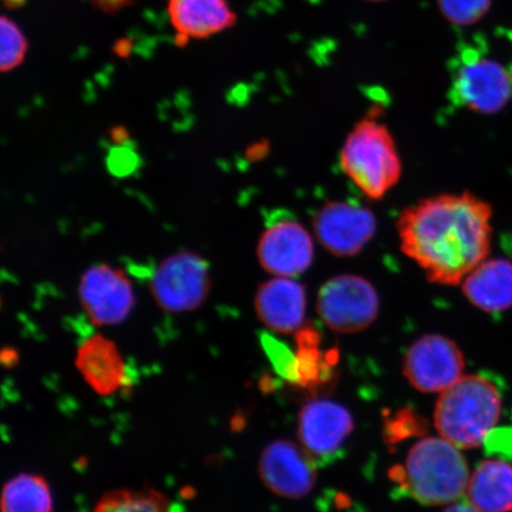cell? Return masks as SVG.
<instances>
[{"mask_svg": "<svg viewBox=\"0 0 512 512\" xmlns=\"http://www.w3.org/2000/svg\"><path fill=\"white\" fill-rule=\"evenodd\" d=\"M492 208L464 191L422 198L399 216L401 251L428 281L456 286L488 259Z\"/></svg>", "mask_w": 512, "mask_h": 512, "instance_id": "6da1fadb", "label": "cell"}, {"mask_svg": "<svg viewBox=\"0 0 512 512\" xmlns=\"http://www.w3.org/2000/svg\"><path fill=\"white\" fill-rule=\"evenodd\" d=\"M450 70L454 106L480 114L503 111L512 102V31L505 32L503 53L484 35L465 42Z\"/></svg>", "mask_w": 512, "mask_h": 512, "instance_id": "7a4b0ae2", "label": "cell"}, {"mask_svg": "<svg viewBox=\"0 0 512 512\" xmlns=\"http://www.w3.org/2000/svg\"><path fill=\"white\" fill-rule=\"evenodd\" d=\"M502 411V398L494 383L479 375L463 376L441 393L435 407V428L458 448L483 444Z\"/></svg>", "mask_w": 512, "mask_h": 512, "instance_id": "3957f363", "label": "cell"}, {"mask_svg": "<svg viewBox=\"0 0 512 512\" xmlns=\"http://www.w3.org/2000/svg\"><path fill=\"white\" fill-rule=\"evenodd\" d=\"M390 477L426 505L458 501L470 482L469 467L458 447L438 438L414 445L405 466L395 467Z\"/></svg>", "mask_w": 512, "mask_h": 512, "instance_id": "277c9868", "label": "cell"}, {"mask_svg": "<svg viewBox=\"0 0 512 512\" xmlns=\"http://www.w3.org/2000/svg\"><path fill=\"white\" fill-rule=\"evenodd\" d=\"M342 170L371 200H381L399 183L402 163L389 128L364 118L348 134L341 150Z\"/></svg>", "mask_w": 512, "mask_h": 512, "instance_id": "5b68a950", "label": "cell"}, {"mask_svg": "<svg viewBox=\"0 0 512 512\" xmlns=\"http://www.w3.org/2000/svg\"><path fill=\"white\" fill-rule=\"evenodd\" d=\"M376 288L362 275L339 274L320 287L317 312L322 322L338 334L367 330L380 315Z\"/></svg>", "mask_w": 512, "mask_h": 512, "instance_id": "8992f818", "label": "cell"}, {"mask_svg": "<svg viewBox=\"0 0 512 512\" xmlns=\"http://www.w3.org/2000/svg\"><path fill=\"white\" fill-rule=\"evenodd\" d=\"M208 262L194 253L182 252L164 259L153 270L151 291L165 311L181 313L197 309L209 292Z\"/></svg>", "mask_w": 512, "mask_h": 512, "instance_id": "52a82bcc", "label": "cell"}, {"mask_svg": "<svg viewBox=\"0 0 512 512\" xmlns=\"http://www.w3.org/2000/svg\"><path fill=\"white\" fill-rule=\"evenodd\" d=\"M465 360L452 339L428 334L419 337L403 358V374L415 389L424 393L445 392L462 379Z\"/></svg>", "mask_w": 512, "mask_h": 512, "instance_id": "ba28073f", "label": "cell"}, {"mask_svg": "<svg viewBox=\"0 0 512 512\" xmlns=\"http://www.w3.org/2000/svg\"><path fill=\"white\" fill-rule=\"evenodd\" d=\"M312 226L320 245L338 258L360 254L377 229L376 217L368 208L343 201L326 202Z\"/></svg>", "mask_w": 512, "mask_h": 512, "instance_id": "9c48e42d", "label": "cell"}, {"mask_svg": "<svg viewBox=\"0 0 512 512\" xmlns=\"http://www.w3.org/2000/svg\"><path fill=\"white\" fill-rule=\"evenodd\" d=\"M258 259L262 268L275 277H297L309 270L315 259L312 236L296 220L274 221L261 235Z\"/></svg>", "mask_w": 512, "mask_h": 512, "instance_id": "30bf717a", "label": "cell"}, {"mask_svg": "<svg viewBox=\"0 0 512 512\" xmlns=\"http://www.w3.org/2000/svg\"><path fill=\"white\" fill-rule=\"evenodd\" d=\"M79 296L88 317L98 325L124 322L134 306L130 280L108 265L88 268L80 281Z\"/></svg>", "mask_w": 512, "mask_h": 512, "instance_id": "8fae6325", "label": "cell"}, {"mask_svg": "<svg viewBox=\"0 0 512 512\" xmlns=\"http://www.w3.org/2000/svg\"><path fill=\"white\" fill-rule=\"evenodd\" d=\"M262 482L273 494L286 498L309 495L316 484L312 457L288 440L268 445L259 460Z\"/></svg>", "mask_w": 512, "mask_h": 512, "instance_id": "7c38bea8", "label": "cell"}, {"mask_svg": "<svg viewBox=\"0 0 512 512\" xmlns=\"http://www.w3.org/2000/svg\"><path fill=\"white\" fill-rule=\"evenodd\" d=\"M352 428L348 409L330 400L311 401L299 415V439L305 451L322 462L336 456Z\"/></svg>", "mask_w": 512, "mask_h": 512, "instance_id": "4fadbf2b", "label": "cell"}, {"mask_svg": "<svg viewBox=\"0 0 512 512\" xmlns=\"http://www.w3.org/2000/svg\"><path fill=\"white\" fill-rule=\"evenodd\" d=\"M307 293L294 278L274 277L259 287L256 315L266 328L290 335L302 328L306 317Z\"/></svg>", "mask_w": 512, "mask_h": 512, "instance_id": "5bb4252c", "label": "cell"}, {"mask_svg": "<svg viewBox=\"0 0 512 512\" xmlns=\"http://www.w3.org/2000/svg\"><path fill=\"white\" fill-rule=\"evenodd\" d=\"M76 367L101 395L117 393L130 382L123 356L110 339L101 335L87 336L80 344Z\"/></svg>", "mask_w": 512, "mask_h": 512, "instance_id": "9a60e30c", "label": "cell"}, {"mask_svg": "<svg viewBox=\"0 0 512 512\" xmlns=\"http://www.w3.org/2000/svg\"><path fill=\"white\" fill-rule=\"evenodd\" d=\"M168 12L179 46L233 28L238 21L227 0H169Z\"/></svg>", "mask_w": 512, "mask_h": 512, "instance_id": "2e32d148", "label": "cell"}, {"mask_svg": "<svg viewBox=\"0 0 512 512\" xmlns=\"http://www.w3.org/2000/svg\"><path fill=\"white\" fill-rule=\"evenodd\" d=\"M462 290L477 309L488 313L512 307V262L486 259L463 280Z\"/></svg>", "mask_w": 512, "mask_h": 512, "instance_id": "e0dca14e", "label": "cell"}, {"mask_svg": "<svg viewBox=\"0 0 512 512\" xmlns=\"http://www.w3.org/2000/svg\"><path fill=\"white\" fill-rule=\"evenodd\" d=\"M466 501L479 512H512V466L502 460L480 464L467 485Z\"/></svg>", "mask_w": 512, "mask_h": 512, "instance_id": "ac0fdd59", "label": "cell"}, {"mask_svg": "<svg viewBox=\"0 0 512 512\" xmlns=\"http://www.w3.org/2000/svg\"><path fill=\"white\" fill-rule=\"evenodd\" d=\"M54 499L47 480L21 473L5 484L2 512H53Z\"/></svg>", "mask_w": 512, "mask_h": 512, "instance_id": "d6986e66", "label": "cell"}, {"mask_svg": "<svg viewBox=\"0 0 512 512\" xmlns=\"http://www.w3.org/2000/svg\"><path fill=\"white\" fill-rule=\"evenodd\" d=\"M94 512H170L169 501L152 489L115 490L100 499Z\"/></svg>", "mask_w": 512, "mask_h": 512, "instance_id": "ffe728a7", "label": "cell"}, {"mask_svg": "<svg viewBox=\"0 0 512 512\" xmlns=\"http://www.w3.org/2000/svg\"><path fill=\"white\" fill-rule=\"evenodd\" d=\"M0 69L2 72H11L21 64L28 51L27 37L18 25L10 18L3 16L0 19Z\"/></svg>", "mask_w": 512, "mask_h": 512, "instance_id": "44dd1931", "label": "cell"}, {"mask_svg": "<svg viewBox=\"0 0 512 512\" xmlns=\"http://www.w3.org/2000/svg\"><path fill=\"white\" fill-rule=\"evenodd\" d=\"M492 0H438L441 14L457 27H470L491 8Z\"/></svg>", "mask_w": 512, "mask_h": 512, "instance_id": "7402d4cb", "label": "cell"}, {"mask_svg": "<svg viewBox=\"0 0 512 512\" xmlns=\"http://www.w3.org/2000/svg\"><path fill=\"white\" fill-rule=\"evenodd\" d=\"M425 433L424 422L408 409L388 421L386 437L389 443H398L411 435Z\"/></svg>", "mask_w": 512, "mask_h": 512, "instance_id": "603a6c76", "label": "cell"}, {"mask_svg": "<svg viewBox=\"0 0 512 512\" xmlns=\"http://www.w3.org/2000/svg\"><path fill=\"white\" fill-rule=\"evenodd\" d=\"M264 345L278 373L286 380L298 383L297 360H294L290 352L279 347L273 339L268 337L264 338Z\"/></svg>", "mask_w": 512, "mask_h": 512, "instance_id": "cb8c5ba5", "label": "cell"}, {"mask_svg": "<svg viewBox=\"0 0 512 512\" xmlns=\"http://www.w3.org/2000/svg\"><path fill=\"white\" fill-rule=\"evenodd\" d=\"M110 163L114 174L125 176L134 169V163L136 162H134V156L131 151L120 149L113 153Z\"/></svg>", "mask_w": 512, "mask_h": 512, "instance_id": "d4e9b609", "label": "cell"}, {"mask_svg": "<svg viewBox=\"0 0 512 512\" xmlns=\"http://www.w3.org/2000/svg\"><path fill=\"white\" fill-rule=\"evenodd\" d=\"M99 9L106 12H114L123 9L124 6L131 3V0H94Z\"/></svg>", "mask_w": 512, "mask_h": 512, "instance_id": "484cf974", "label": "cell"}, {"mask_svg": "<svg viewBox=\"0 0 512 512\" xmlns=\"http://www.w3.org/2000/svg\"><path fill=\"white\" fill-rule=\"evenodd\" d=\"M444 512H479L476 508H473L469 502H462L451 505Z\"/></svg>", "mask_w": 512, "mask_h": 512, "instance_id": "4316f807", "label": "cell"}, {"mask_svg": "<svg viewBox=\"0 0 512 512\" xmlns=\"http://www.w3.org/2000/svg\"><path fill=\"white\" fill-rule=\"evenodd\" d=\"M367 2H386V0H367Z\"/></svg>", "mask_w": 512, "mask_h": 512, "instance_id": "83f0119b", "label": "cell"}]
</instances>
